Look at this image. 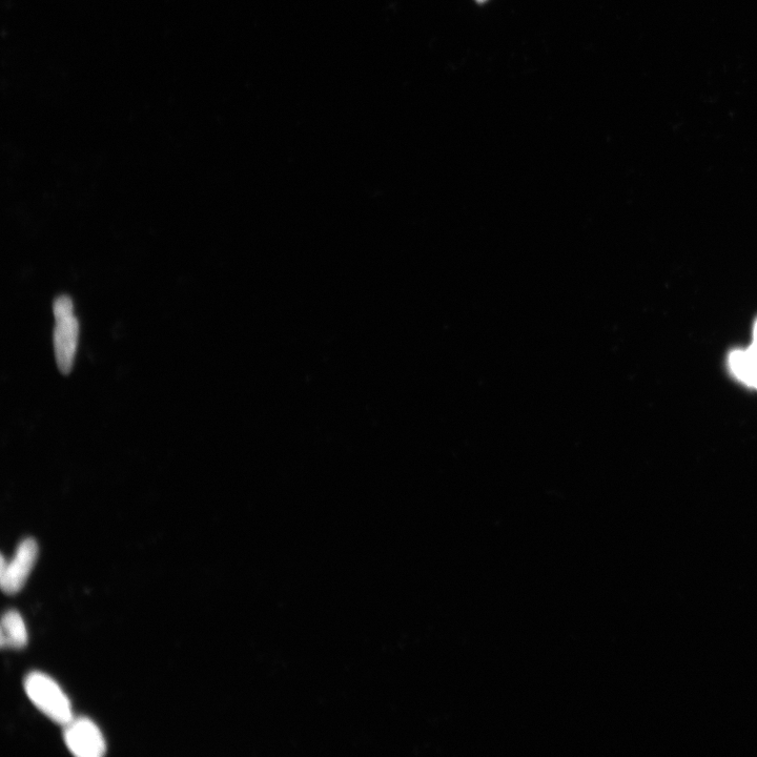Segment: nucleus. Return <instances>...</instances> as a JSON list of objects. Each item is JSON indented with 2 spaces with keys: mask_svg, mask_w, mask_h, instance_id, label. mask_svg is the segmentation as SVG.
Returning <instances> with one entry per match:
<instances>
[{
  "mask_svg": "<svg viewBox=\"0 0 757 757\" xmlns=\"http://www.w3.org/2000/svg\"><path fill=\"white\" fill-rule=\"evenodd\" d=\"M64 727L65 743L75 756L100 757L106 754L107 745L104 735L91 720L73 719Z\"/></svg>",
  "mask_w": 757,
  "mask_h": 757,
  "instance_id": "nucleus-4",
  "label": "nucleus"
},
{
  "mask_svg": "<svg viewBox=\"0 0 757 757\" xmlns=\"http://www.w3.org/2000/svg\"><path fill=\"white\" fill-rule=\"evenodd\" d=\"M38 557V545L33 538L20 542L14 558L0 561V583L7 595H15L25 586Z\"/></svg>",
  "mask_w": 757,
  "mask_h": 757,
  "instance_id": "nucleus-3",
  "label": "nucleus"
},
{
  "mask_svg": "<svg viewBox=\"0 0 757 757\" xmlns=\"http://www.w3.org/2000/svg\"><path fill=\"white\" fill-rule=\"evenodd\" d=\"M25 690L30 701L56 724L66 726L74 719L69 698L45 673L28 674Z\"/></svg>",
  "mask_w": 757,
  "mask_h": 757,
  "instance_id": "nucleus-1",
  "label": "nucleus"
},
{
  "mask_svg": "<svg viewBox=\"0 0 757 757\" xmlns=\"http://www.w3.org/2000/svg\"><path fill=\"white\" fill-rule=\"evenodd\" d=\"M73 310V302L68 296L58 297L54 301V351L59 371L64 375L72 371L78 344L79 323Z\"/></svg>",
  "mask_w": 757,
  "mask_h": 757,
  "instance_id": "nucleus-2",
  "label": "nucleus"
},
{
  "mask_svg": "<svg viewBox=\"0 0 757 757\" xmlns=\"http://www.w3.org/2000/svg\"><path fill=\"white\" fill-rule=\"evenodd\" d=\"M730 365L736 377L751 386V377L746 352H734L730 356Z\"/></svg>",
  "mask_w": 757,
  "mask_h": 757,
  "instance_id": "nucleus-6",
  "label": "nucleus"
},
{
  "mask_svg": "<svg viewBox=\"0 0 757 757\" xmlns=\"http://www.w3.org/2000/svg\"><path fill=\"white\" fill-rule=\"evenodd\" d=\"M746 355L751 377V386L757 388V322L754 330V341L750 350L746 352Z\"/></svg>",
  "mask_w": 757,
  "mask_h": 757,
  "instance_id": "nucleus-7",
  "label": "nucleus"
},
{
  "mask_svg": "<svg viewBox=\"0 0 757 757\" xmlns=\"http://www.w3.org/2000/svg\"><path fill=\"white\" fill-rule=\"evenodd\" d=\"M28 643V631L26 624L16 610H9L2 620L0 630V645L9 649H23Z\"/></svg>",
  "mask_w": 757,
  "mask_h": 757,
  "instance_id": "nucleus-5",
  "label": "nucleus"
},
{
  "mask_svg": "<svg viewBox=\"0 0 757 757\" xmlns=\"http://www.w3.org/2000/svg\"><path fill=\"white\" fill-rule=\"evenodd\" d=\"M479 2H483V0H479Z\"/></svg>",
  "mask_w": 757,
  "mask_h": 757,
  "instance_id": "nucleus-8",
  "label": "nucleus"
}]
</instances>
